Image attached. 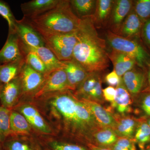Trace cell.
Listing matches in <instances>:
<instances>
[{
	"label": "cell",
	"mask_w": 150,
	"mask_h": 150,
	"mask_svg": "<svg viewBox=\"0 0 150 150\" xmlns=\"http://www.w3.org/2000/svg\"><path fill=\"white\" fill-rule=\"evenodd\" d=\"M53 112L60 121L67 136L86 146L92 144L93 134L101 126L83 103L70 91L49 94Z\"/></svg>",
	"instance_id": "1"
},
{
	"label": "cell",
	"mask_w": 150,
	"mask_h": 150,
	"mask_svg": "<svg viewBox=\"0 0 150 150\" xmlns=\"http://www.w3.org/2000/svg\"><path fill=\"white\" fill-rule=\"evenodd\" d=\"M80 19L73 59L88 73L101 72L110 65L106 41L100 37L92 16Z\"/></svg>",
	"instance_id": "2"
},
{
	"label": "cell",
	"mask_w": 150,
	"mask_h": 150,
	"mask_svg": "<svg viewBox=\"0 0 150 150\" xmlns=\"http://www.w3.org/2000/svg\"><path fill=\"white\" fill-rule=\"evenodd\" d=\"M21 20L42 35L76 32L81 19L73 12L69 0H60L51 10L33 17H23Z\"/></svg>",
	"instance_id": "3"
},
{
	"label": "cell",
	"mask_w": 150,
	"mask_h": 150,
	"mask_svg": "<svg viewBox=\"0 0 150 150\" xmlns=\"http://www.w3.org/2000/svg\"><path fill=\"white\" fill-rule=\"evenodd\" d=\"M106 38L112 49L127 54L136 60L137 66L146 69L150 65V54L140 39H129L108 30Z\"/></svg>",
	"instance_id": "4"
},
{
	"label": "cell",
	"mask_w": 150,
	"mask_h": 150,
	"mask_svg": "<svg viewBox=\"0 0 150 150\" xmlns=\"http://www.w3.org/2000/svg\"><path fill=\"white\" fill-rule=\"evenodd\" d=\"M40 35L44 40L45 46L52 51L59 61L66 62L73 59L74 48L77 41L76 32Z\"/></svg>",
	"instance_id": "5"
},
{
	"label": "cell",
	"mask_w": 150,
	"mask_h": 150,
	"mask_svg": "<svg viewBox=\"0 0 150 150\" xmlns=\"http://www.w3.org/2000/svg\"><path fill=\"white\" fill-rule=\"evenodd\" d=\"M101 72L88 73L87 76L75 91L79 99L91 100L103 104L105 102L103 95Z\"/></svg>",
	"instance_id": "6"
},
{
	"label": "cell",
	"mask_w": 150,
	"mask_h": 150,
	"mask_svg": "<svg viewBox=\"0 0 150 150\" xmlns=\"http://www.w3.org/2000/svg\"><path fill=\"white\" fill-rule=\"evenodd\" d=\"M45 76V79L34 93L35 98L49 94L69 90L67 74L64 69L51 71Z\"/></svg>",
	"instance_id": "7"
},
{
	"label": "cell",
	"mask_w": 150,
	"mask_h": 150,
	"mask_svg": "<svg viewBox=\"0 0 150 150\" xmlns=\"http://www.w3.org/2000/svg\"><path fill=\"white\" fill-rule=\"evenodd\" d=\"M25 53L16 32L8 33L5 43L0 50V66L25 59Z\"/></svg>",
	"instance_id": "8"
},
{
	"label": "cell",
	"mask_w": 150,
	"mask_h": 150,
	"mask_svg": "<svg viewBox=\"0 0 150 150\" xmlns=\"http://www.w3.org/2000/svg\"><path fill=\"white\" fill-rule=\"evenodd\" d=\"M123 83L133 100L144 91L147 83L146 69L136 66L122 77Z\"/></svg>",
	"instance_id": "9"
},
{
	"label": "cell",
	"mask_w": 150,
	"mask_h": 150,
	"mask_svg": "<svg viewBox=\"0 0 150 150\" xmlns=\"http://www.w3.org/2000/svg\"><path fill=\"white\" fill-rule=\"evenodd\" d=\"M134 1L131 0L114 1L107 25L109 30L118 35L123 22L133 8Z\"/></svg>",
	"instance_id": "10"
},
{
	"label": "cell",
	"mask_w": 150,
	"mask_h": 150,
	"mask_svg": "<svg viewBox=\"0 0 150 150\" xmlns=\"http://www.w3.org/2000/svg\"><path fill=\"white\" fill-rule=\"evenodd\" d=\"M115 89L116 93L115 100L111 103L110 107L106 109L111 113L113 110L115 111L113 115H128L133 111L132 106L134 100L124 85L122 79Z\"/></svg>",
	"instance_id": "11"
},
{
	"label": "cell",
	"mask_w": 150,
	"mask_h": 150,
	"mask_svg": "<svg viewBox=\"0 0 150 150\" xmlns=\"http://www.w3.org/2000/svg\"><path fill=\"white\" fill-rule=\"evenodd\" d=\"M19 76L21 82L22 94L35 93L45 78L44 75L33 69L25 62Z\"/></svg>",
	"instance_id": "12"
},
{
	"label": "cell",
	"mask_w": 150,
	"mask_h": 150,
	"mask_svg": "<svg viewBox=\"0 0 150 150\" xmlns=\"http://www.w3.org/2000/svg\"><path fill=\"white\" fill-rule=\"evenodd\" d=\"M21 95V82L18 76L9 82L1 86L0 99L1 106L12 110L16 107L19 98Z\"/></svg>",
	"instance_id": "13"
},
{
	"label": "cell",
	"mask_w": 150,
	"mask_h": 150,
	"mask_svg": "<svg viewBox=\"0 0 150 150\" xmlns=\"http://www.w3.org/2000/svg\"><path fill=\"white\" fill-rule=\"evenodd\" d=\"M64 62L69 90L75 91L85 79L88 73L74 59Z\"/></svg>",
	"instance_id": "14"
},
{
	"label": "cell",
	"mask_w": 150,
	"mask_h": 150,
	"mask_svg": "<svg viewBox=\"0 0 150 150\" xmlns=\"http://www.w3.org/2000/svg\"><path fill=\"white\" fill-rule=\"evenodd\" d=\"M79 100L88 108L100 126L114 129L116 125V119L113 114L102 105L87 100Z\"/></svg>",
	"instance_id": "15"
},
{
	"label": "cell",
	"mask_w": 150,
	"mask_h": 150,
	"mask_svg": "<svg viewBox=\"0 0 150 150\" xmlns=\"http://www.w3.org/2000/svg\"><path fill=\"white\" fill-rule=\"evenodd\" d=\"M16 32L20 40L27 46L31 47L45 46V42L40 34L21 20H17Z\"/></svg>",
	"instance_id": "16"
},
{
	"label": "cell",
	"mask_w": 150,
	"mask_h": 150,
	"mask_svg": "<svg viewBox=\"0 0 150 150\" xmlns=\"http://www.w3.org/2000/svg\"><path fill=\"white\" fill-rule=\"evenodd\" d=\"M143 24L133 7L123 22L118 35L129 39H140Z\"/></svg>",
	"instance_id": "17"
},
{
	"label": "cell",
	"mask_w": 150,
	"mask_h": 150,
	"mask_svg": "<svg viewBox=\"0 0 150 150\" xmlns=\"http://www.w3.org/2000/svg\"><path fill=\"white\" fill-rule=\"evenodd\" d=\"M60 1V0H32L22 4L21 8L24 17H33L51 10Z\"/></svg>",
	"instance_id": "18"
},
{
	"label": "cell",
	"mask_w": 150,
	"mask_h": 150,
	"mask_svg": "<svg viewBox=\"0 0 150 150\" xmlns=\"http://www.w3.org/2000/svg\"><path fill=\"white\" fill-rule=\"evenodd\" d=\"M21 42L23 49L32 51L37 54L46 66L49 73L55 70L64 69V62L58 60L52 51L46 46L31 47L22 41Z\"/></svg>",
	"instance_id": "19"
},
{
	"label": "cell",
	"mask_w": 150,
	"mask_h": 150,
	"mask_svg": "<svg viewBox=\"0 0 150 150\" xmlns=\"http://www.w3.org/2000/svg\"><path fill=\"white\" fill-rule=\"evenodd\" d=\"M108 57L113 65V70L120 77L137 65L136 60L132 57L114 49L108 52Z\"/></svg>",
	"instance_id": "20"
},
{
	"label": "cell",
	"mask_w": 150,
	"mask_h": 150,
	"mask_svg": "<svg viewBox=\"0 0 150 150\" xmlns=\"http://www.w3.org/2000/svg\"><path fill=\"white\" fill-rule=\"evenodd\" d=\"M17 110L24 115L30 126L38 131L43 134H51V130L50 127L35 108L26 105L19 108Z\"/></svg>",
	"instance_id": "21"
},
{
	"label": "cell",
	"mask_w": 150,
	"mask_h": 150,
	"mask_svg": "<svg viewBox=\"0 0 150 150\" xmlns=\"http://www.w3.org/2000/svg\"><path fill=\"white\" fill-rule=\"evenodd\" d=\"M113 115L116 119V123L113 130L117 136L118 137L134 139L139 120L131 115Z\"/></svg>",
	"instance_id": "22"
},
{
	"label": "cell",
	"mask_w": 150,
	"mask_h": 150,
	"mask_svg": "<svg viewBox=\"0 0 150 150\" xmlns=\"http://www.w3.org/2000/svg\"><path fill=\"white\" fill-rule=\"evenodd\" d=\"M114 2L112 0L97 1L95 10L92 16L96 28L107 26Z\"/></svg>",
	"instance_id": "23"
},
{
	"label": "cell",
	"mask_w": 150,
	"mask_h": 150,
	"mask_svg": "<svg viewBox=\"0 0 150 150\" xmlns=\"http://www.w3.org/2000/svg\"><path fill=\"white\" fill-rule=\"evenodd\" d=\"M25 59L0 66V83L4 84L19 76Z\"/></svg>",
	"instance_id": "24"
},
{
	"label": "cell",
	"mask_w": 150,
	"mask_h": 150,
	"mask_svg": "<svg viewBox=\"0 0 150 150\" xmlns=\"http://www.w3.org/2000/svg\"><path fill=\"white\" fill-rule=\"evenodd\" d=\"M118 137L113 129L101 127L93 134V144L100 147H110L118 139Z\"/></svg>",
	"instance_id": "25"
},
{
	"label": "cell",
	"mask_w": 150,
	"mask_h": 150,
	"mask_svg": "<svg viewBox=\"0 0 150 150\" xmlns=\"http://www.w3.org/2000/svg\"><path fill=\"white\" fill-rule=\"evenodd\" d=\"M11 136L29 134L31 126L27 119L20 112L11 110L10 116Z\"/></svg>",
	"instance_id": "26"
},
{
	"label": "cell",
	"mask_w": 150,
	"mask_h": 150,
	"mask_svg": "<svg viewBox=\"0 0 150 150\" xmlns=\"http://www.w3.org/2000/svg\"><path fill=\"white\" fill-rule=\"evenodd\" d=\"M97 1L95 0H71L70 4L72 9L79 18L93 15Z\"/></svg>",
	"instance_id": "27"
},
{
	"label": "cell",
	"mask_w": 150,
	"mask_h": 150,
	"mask_svg": "<svg viewBox=\"0 0 150 150\" xmlns=\"http://www.w3.org/2000/svg\"><path fill=\"white\" fill-rule=\"evenodd\" d=\"M133 139L141 150L150 144V127L144 118L139 120Z\"/></svg>",
	"instance_id": "28"
},
{
	"label": "cell",
	"mask_w": 150,
	"mask_h": 150,
	"mask_svg": "<svg viewBox=\"0 0 150 150\" xmlns=\"http://www.w3.org/2000/svg\"><path fill=\"white\" fill-rule=\"evenodd\" d=\"M11 110L0 106V142L3 144L11 136L10 116Z\"/></svg>",
	"instance_id": "29"
},
{
	"label": "cell",
	"mask_w": 150,
	"mask_h": 150,
	"mask_svg": "<svg viewBox=\"0 0 150 150\" xmlns=\"http://www.w3.org/2000/svg\"><path fill=\"white\" fill-rule=\"evenodd\" d=\"M23 49L25 53V62L28 64L33 69L44 76L49 74L46 66L37 54L32 51Z\"/></svg>",
	"instance_id": "30"
},
{
	"label": "cell",
	"mask_w": 150,
	"mask_h": 150,
	"mask_svg": "<svg viewBox=\"0 0 150 150\" xmlns=\"http://www.w3.org/2000/svg\"><path fill=\"white\" fill-rule=\"evenodd\" d=\"M0 15L7 22L8 25V33H16L17 20L8 4L2 0H0Z\"/></svg>",
	"instance_id": "31"
},
{
	"label": "cell",
	"mask_w": 150,
	"mask_h": 150,
	"mask_svg": "<svg viewBox=\"0 0 150 150\" xmlns=\"http://www.w3.org/2000/svg\"><path fill=\"white\" fill-rule=\"evenodd\" d=\"M133 8L143 23L150 19V0L134 1Z\"/></svg>",
	"instance_id": "32"
},
{
	"label": "cell",
	"mask_w": 150,
	"mask_h": 150,
	"mask_svg": "<svg viewBox=\"0 0 150 150\" xmlns=\"http://www.w3.org/2000/svg\"><path fill=\"white\" fill-rule=\"evenodd\" d=\"M4 150H35L28 144L10 136L2 144Z\"/></svg>",
	"instance_id": "33"
},
{
	"label": "cell",
	"mask_w": 150,
	"mask_h": 150,
	"mask_svg": "<svg viewBox=\"0 0 150 150\" xmlns=\"http://www.w3.org/2000/svg\"><path fill=\"white\" fill-rule=\"evenodd\" d=\"M48 150H89L77 144L66 143L58 141H52L47 144Z\"/></svg>",
	"instance_id": "34"
},
{
	"label": "cell",
	"mask_w": 150,
	"mask_h": 150,
	"mask_svg": "<svg viewBox=\"0 0 150 150\" xmlns=\"http://www.w3.org/2000/svg\"><path fill=\"white\" fill-rule=\"evenodd\" d=\"M134 99L138 100L144 117L147 118L150 117V92H142Z\"/></svg>",
	"instance_id": "35"
},
{
	"label": "cell",
	"mask_w": 150,
	"mask_h": 150,
	"mask_svg": "<svg viewBox=\"0 0 150 150\" xmlns=\"http://www.w3.org/2000/svg\"><path fill=\"white\" fill-rule=\"evenodd\" d=\"M136 144L134 139L119 137L115 144L109 148L112 150H136Z\"/></svg>",
	"instance_id": "36"
},
{
	"label": "cell",
	"mask_w": 150,
	"mask_h": 150,
	"mask_svg": "<svg viewBox=\"0 0 150 150\" xmlns=\"http://www.w3.org/2000/svg\"><path fill=\"white\" fill-rule=\"evenodd\" d=\"M140 39L145 48L150 54V19L144 23Z\"/></svg>",
	"instance_id": "37"
},
{
	"label": "cell",
	"mask_w": 150,
	"mask_h": 150,
	"mask_svg": "<svg viewBox=\"0 0 150 150\" xmlns=\"http://www.w3.org/2000/svg\"><path fill=\"white\" fill-rule=\"evenodd\" d=\"M121 79L122 77H119L114 70L107 74L105 78V82L108 84L114 87H116L120 83Z\"/></svg>",
	"instance_id": "38"
},
{
	"label": "cell",
	"mask_w": 150,
	"mask_h": 150,
	"mask_svg": "<svg viewBox=\"0 0 150 150\" xmlns=\"http://www.w3.org/2000/svg\"><path fill=\"white\" fill-rule=\"evenodd\" d=\"M102 92L103 98L105 101L111 103L114 101L116 93L115 88L109 86L103 89Z\"/></svg>",
	"instance_id": "39"
},
{
	"label": "cell",
	"mask_w": 150,
	"mask_h": 150,
	"mask_svg": "<svg viewBox=\"0 0 150 150\" xmlns=\"http://www.w3.org/2000/svg\"><path fill=\"white\" fill-rule=\"evenodd\" d=\"M146 72L147 82L148 86L142 92L148 91H150V65H149L146 69Z\"/></svg>",
	"instance_id": "40"
},
{
	"label": "cell",
	"mask_w": 150,
	"mask_h": 150,
	"mask_svg": "<svg viewBox=\"0 0 150 150\" xmlns=\"http://www.w3.org/2000/svg\"><path fill=\"white\" fill-rule=\"evenodd\" d=\"M86 146L89 150H112L109 147L99 146L91 144H89Z\"/></svg>",
	"instance_id": "41"
},
{
	"label": "cell",
	"mask_w": 150,
	"mask_h": 150,
	"mask_svg": "<svg viewBox=\"0 0 150 150\" xmlns=\"http://www.w3.org/2000/svg\"><path fill=\"white\" fill-rule=\"evenodd\" d=\"M146 121L147 123H148V125H149L150 127V117L147 118V119L146 120Z\"/></svg>",
	"instance_id": "42"
},
{
	"label": "cell",
	"mask_w": 150,
	"mask_h": 150,
	"mask_svg": "<svg viewBox=\"0 0 150 150\" xmlns=\"http://www.w3.org/2000/svg\"><path fill=\"white\" fill-rule=\"evenodd\" d=\"M143 150H150V144L146 146V147Z\"/></svg>",
	"instance_id": "43"
},
{
	"label": "cell",
	"mask_w": 150,
	"mask_h": 150,
	"mask_svg": "<svg viewBox=\"0 0 150 150\" xmlns=\"http://www.w3.org/2000/svg\"><path fill=\"white\" fill-rule=\"evenodd\" d=\"M0 150H4V149H3V147L2 144L1 142H0Z\"/></svg>",
	"instance_id": "44"
},
{
	"label": "cell",
	"mask_w": 150,
	"mask_h": 150,
	"mask_svg": "<svg viewBox=\"0 0 150 150\" xmlns=\"http://www.w3.org/2000/svg\"><path fill=\"white\" fill-rule=\"evenodd\" d=\"M2 84L0 83V88H1V86H2ZM1 106V99H0V106Z\"/></svg>",
	"instance_id": "45"
},
{
	"label": "cell",
	"mask_w": 150,
	"mask_h": 150,
	"mask_svg": "<svg viewBox=\"0 0 150 150\" xmlns=\"http://www.w3.org/2000/svg\"><path fill=\"white\" fill-rule=\"evenodd\" d=\"M149 91V92H150V91ZM144 92H146V91H144Z\"/></svg>",
	"instance_id": "46"
}]
</instances>
